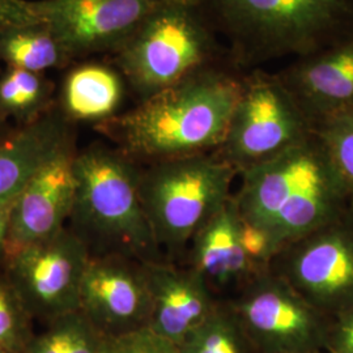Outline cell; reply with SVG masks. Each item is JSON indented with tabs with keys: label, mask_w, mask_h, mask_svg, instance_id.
<instances>
[{
	"label": "cell",
	"mask_w": 353,
	"mask_h": 353,
	"mask_svg": "<svg viewBox=\"0 0 353 353\" xmlns=\"http://www.w3.org/2000/svg\"><path fill=\"white\" fill-rule=\"evenodd\" d=\"M127 90L125 77L113 63L85 62L65 74L57 102L72 123L97 126L121 114Z\"/></svg>",
	"instance_id": "ac0fdd59"
},
{
	"label": "cell",
	"mask_w": 353,
	"mask_h": 353,
	"mask_svg": "<svg viewBox=\"0 0 353 353\" xmlns=\"http://www.w3.org/2000/svg\"><path fill=\"white\" fill-rule=\"evenodd\" d=\"M151 297L148 327L179 345L214 312L220 300L190 265L159 261L143 262Z\"/></svg>",
	"instance_id": "9a60e30c"
},
{
	"label": "cell",
	"mask_w": 353,
	"mask_h": 353,
	"mask_svg": "<svg viewBox=\"0 0 353 353\" xmlns=\"http://www.w3.org/2000/svg\"><path fill=\"white\" fill-rule=\"evenodd\" d=\"M76 153L72 145L55 154L13 199L3 259L65 228L75 203Z\"/></svg>",
	"instance_id": "4fadbf2b"
},
{
	"label": "cell",
	"mask_w": 353,
	"mask_h": 353,
	"mask_svg": "<svg viewBox=\"0 0 353 353\" xmlns=\"http://www.w3.org/2000/svg\"><path fill=\"white\" fill-rule=\"evenodd\" d=\"M0 353H12V352H10V351H7V350H4V348H1V347H0Z\"/></svg>",
	"instance_id": "4dcf8cb0"
},
{
	"label": "cell",
	"mask_w": 353,
	"mask_h": 353,
	"mask_svg": "<svg viewBox=\"0 0 353 353\" xmlns=\"http://www.w3.org/2000/svg\"><path fill=\"white\" fill-rule=\"evenodd\" d=\"M92 254L72 229L6 258V276L33 319L49 323L79 309L81 281Z\"/></svg>",
	"instance_id": "30bf717a"
},
{
	"label": "cell",
	"mask_w": 353,
	"mask_h": 353,
	"mask_svg": "<svg viewBox=\"0 0 353 353\" xmlns=\"http://www.w3.org/2000/svg\"><path fill=\"white\" fill-rule=\"evenodd\" d=\"M239 234L242 249L254 272L261 274L267 271L279 252L278 245L272 236L263 228L242 219L241 214Z\"/></svg>",
	"instance_id": "d4e9b609"
},
{
	"label": "cell",
	"mask_w": 353,
	"mask_h": 353,
	"mask_svg": "<svg viewBox=\"0 0 353 353\" xmlns=\"http://www.w3.org/2000/svg\"><path fill=\"white\" fill-rule=\"evenodd\" d=\"M55 105V85L45 74L13 67L0 72V115L13 127L36 122Z\"/></svg>",
	"instance_id": "ffe728a7"
},
{
	"label": "cell",
	"mask_w": 353,
	"mask_h": 353,
	"mask_svg": "<svg viewBox=\"0 0 353 353\" xmlns=\"http://www.w3.org/2000/svg\"><path fill=\"white\" fill-rule=\"evenodd\" d=\"M240 214L233 195L190 241V265L220 301L230 300L256 275L249 263L240 234Z\"/></svg>",
	"instance_id": "2e32d148"
},
{
	"label": "cell",
	"mask_w": 353,
	"mask_h": 353,
	"mask_svg": "<svg viewBox=\"0 0 353 353\" xmlns=\"http://www.w3.org/2000/svg\"><path fill=\"white\" fill-rule=\"evenodd\" d=\"M228 301L258 352L325 351L331 318L270 270L254 275Z\"/></svg>",
	"instance_id": "9c48e42d"
},
{
	"label": "cell",
	"mask_w": 353,
	"mask_h": 353,
	"mask_svg": "<svg viewBox=\"0 0 353 353\" xmlns=\"http://www.w3.org/2000/svg\"><path fill=\"white\" fill-rule=\"evenodd\" d=\"M312 126L353 112V33L276 72Z\"/></svg>",
	"instance_id": "5bb4252c"
},
{
	"label": "cell",
	"mask_w": 353,
	"mask_h": 353,
	"mask_svg": "<svg viewBox=\"0 0 353 353\" xmlns=\"http://www.w3.org/2000/svg\"><path fill=\"white\" fill-rule=\"evenodd\" d=\"M13 128L14 127L0 115V140L4 139L12 131Z\"/></svg>",
	"instance_id": "f546056e"
},
{
	"label": "cell",
	"mask_w": 353,
	"mask_h": 353,
	"mask_svg": "<svg viewBox=\"0 0 353 353\" xmlns=\"http://www.w3.org/2000/svg\"><path fill=\"white\" fill-rule=\"evenodd\" d=\"M109 57L137 102L203 68L230 62L199 0H161Z\"/></svg>",
	"instance_id": "5b68a950"
},
{
	"label": "cell",
	"mask_w": 353,
	"mask_h": 353,
	"mask_svg": "<svg viewBox=\"0 0 353 353\" xmlns=\"http://www.w3.org/2000/svg\"><path fill=\"white\" fill-rule=\"evenodd\" d=\"M41 21L32 0H0V33L13 26Z\"/></svg>",
	"instance_id": "83f0119b"
},
{
	"label": "cell",
	"mask_w": 353,
	"mask_h": 353,
	"mask_svg": "<svg viewBox=\"0 0 353 353\" xmlns=\"http://www.w3.org/2000/svg\"><path fill=\"white\" fill-rule=\"evenodd\" d=\"M32 322L12 284L6 274H0V347L12 353L24 352L36 334Z\"/></svg>",
	"instance_id": "603a6c76"
},
{
	"label": "cell",
	"mask_w": 353,
	"mask_h": 353,
	"mask_svg": "<svg viewBox=\"0 0 353 353\" xmlns=\"http://www.w3.org/2000/svg\"><path fill=\"white\" fill-rule=\"evenodd\" d=\"M242 81L230 62L214 64L94 128L140 165L211 153L225 138Z\"/></svg>",
	"instance_id": "6da1fadb"
},
{
	"label": "cell",
	"mask_w": 353,
	"mask_h": 353,
	"mask_svg": "<svg viewBox=\"0 0 353 353\" xmlns=\"http://www.w3.org/2000/svg\"><path fill=\"white\" fill-rule=\"evenodd\" d=\"M307 353H323V352H307Z\"/></svg>",
	"instance_id": "1f68e13d"
},
{
	"label": "cell",
	"mask_w": 353,
	"mask_h": 353,
	"mask_svg": "<svg viewBox=\"0 0 353 353\" xmlns=\"http://www.w3.org/2000/svg\"><path fill=\"white\" fill-rule=\"evenodd\" d=\"M242 72L297 59L353 33V0H199Z\"/></svg>",
	"instance_id": "3957f363"
},
{
	"label": "cell",
	"mask_w": 353,
	"mask_h": 353,
	"mask_svg": "<svg viewBox=\"0 0 353 353\" xmlns=\"http://www.w3.org/2000/svg\"><path fill=\"white\" fill-rule=\"evenodd\" d=\"M325 351L353 353V307L330 319Z\"/></svg>",
	"instance_id": "4316f807"
},
{
	"label": "cell",
	"mask_w": 353,
	"mask_h": 353,
	"mask_svg": "<svg viewBox=\"0 0 353 353\" xmlns=\"http://www.w3.org/2000/svg\"><path fill=\"white\" fill-rule=\"evenodd\" d=\"M13 201L0 202V258H4L6 243L8 239L11 212H12Z\"/></svg>",
	"instance_id": "f1b7e54d"
},
{
	"label": "cell",
	"mask_w": 353,
	"mask_h": 353,
	"mask_svg": "<svg viewBox=\"0 0 353 353\" xmlns=\"http://www.w3.org/2000/svg\"><path fill=\"white\" fill-rule=\"evenodd\" d=\"M79 310L106 338L148 327L151 297L143 262L114 254L92 255Z\"/></svg>",
	"instance_id": "7c38bea8"
},
{
	"label": "cell",
	"mask_w": 353,
	"mask_h": 353,
	"mask_svg": "<svg viewBox=\"0 0 353 353\" xmlns=\"http://www.w3.org/2000/svg\"><path fill=\"white\" fill-rule=\"evenodd\" d=\"M353 199V112L338 114L313 126Z\"/></svg>",
	"instance_id": "cb8c5ba5"
},
{
	"label": "cell",
	"mask_w": 353,
	"mask_h": 353,
	"mask_svg": "<svg viewBox=\"0 0 353 353\" xmlns=\"http://www.w3.org/2000/svg\"><path fill=\"white\" fill-rule=\"evenodd\" d=\"M140 172L139 163L112 144L93 143L76 153L75 203L68 228L92 255L161 259L141 203Z\"/></svg>",
	"instance_id": "277c9868"
},
{
	"label": "cell",
	"mask_w": 353,
	"mask_h": 353,
	"mask_svg": "<svg viewBox=\"0 0 353 353\" xmlns=\"http://www.w3.org/2000/svg\"><path fill=\"white\" fill-rule=\"evenodd\" d=\"M75 123L57 105L38 121L0 140V202L13 201L55 154L75 145Z\"/></svg>",
	"instance_id": "e0dca14e"
},
{
	"label": "cell",
	"mask_w": 353,
	"mask_h": 353,
	"mask_svg": "<svg viewBox=\"0 0 353 353\" xmlns=\"http://www.w3.org/2000/svg\"><path fill=\"white\" fill-rule=\"evenodd\" d=\"M0 61L6 67L38 74L75 62L43 21L13 26L0 33Z\"/></svg>",
	"instance_id": "d6986e66"
},
{
	"label": "cell",
	"mask_w": 353,
	"mask_h": 353,
	"mask_svg": "<svg viewBox=\"0 0 353 353\" xmlns=\"http://www.w3.org/2000/svg\"><path fill=\"white\" fill-rule=\"evenodd\" d=\"M242 219L265 229L279 250L341 219L353 199L316 130L271 160L239 174Z\"/></svg>",
	"instance_id": "7a4b0ae2"
},
{
	"label": "cell",
	"mask_w": 353,
	"mask_h": 353,
	"mask_svg": "<svg viewBox=\"0 0 353 353\" xmlns=\"http://www.w3.org/2000/svg\"><path fill=\"white\" fill-rule=\"evenodd\" d=\"M161 0H32L74 61L118 50Z\"/></svg>",
	"instance_id": "8fae6325"
},
{
	"label": "cell",
	"mask_w": 353,
	"mask_h": 353,
	"mask_svg": "<svg viewBox=\"0 0 353 353\" xmlns=\"http://www.w3.org/2000/svg\"><path fill=\"white\" fill-rule=\"evenodd\" d=\"M268 270L328 318L353 307V208L284 245Z\"/></svg>",
	"instance_id": "ba28073f"
},
{
	"label": "cell",
	"mask_w": 353,
	"mask_h": 353,
	"mask_svg": "<svg viewBox=\"0 0 353 353\" xmlns=\"http://www.w3.org/2000/svg\"><path fill=\"white\" fill-rule=\"evenodd\" d=\"M46 325L23 353H102L106 336L81 310L65 313Z\"/></svg>",
	"instance_id": "7402d4cb"
},
{
	"label": "cell",
	"mask_w": 353,
	"mask_h": 353,
	"mask_svg": "<svg viewBox=\"0 0 353 353\" xmlns=\"http://www.w3.org/2000/svg\"><path fill=\"white\" fill-rule=\"evenodd\" d=\"M313 131L276 72H243L240 99L216 153L240 174L288 150Z\"/></svg>",
	"instance_id": "52a82bcc"
},
{
	"label": "cell",
	"mask_w": 353,
	"mask_h": 353,
	"mask_svg": "<svg viewBox=\"0 0 353 353\" xmlns=\"http://www.w3.org/2000/svg\"><path fill=\"white\" fill-rule=\"evenodd\" d=\"M102 353H181L178 345L150 327L106 338Z\"/></svg>",
	"instance_id": "484cf974"
},
{
	"label": "cell",
	"mask_w": 353,
	"mask_h": 353,
	"mask_svg": "<svg viewBox=\"0 0 353 353\" xmlns=\"http://www.w3.org/2000/svg\"><path fill=\"white\" fill-rule=\"evenodd\" d=\"M237 170L216 152L141 165L140 196L160 250L178 254L233 195Z\"/></svg>",
	"instance_id": "8992f818"
},
{
	"label": "cell",
	"mask_w": 353,
	"mask_h": 353,
	"mask_svg": "<svg viewBox=\"0 0 353 353\" xmlns=\"http://www.w3.org/2000/svg\"><path fill=\"white\" fill-rule=\"evenodd\" d=\"M178 348L181 353H259L229 301L217 303Z\"/></svg>",
	"instance_id": "44dd1931"
}]
</instances>
